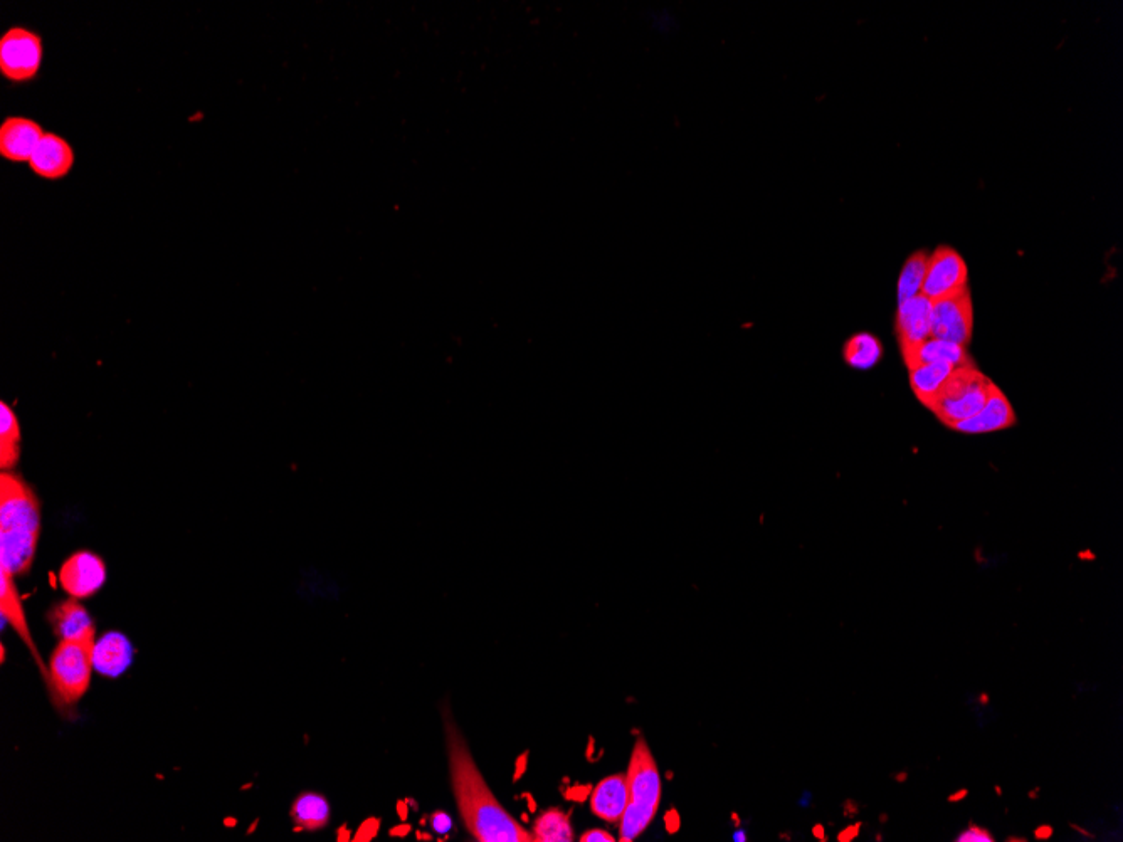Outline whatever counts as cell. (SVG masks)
Here are the masks:
<instances>
[{
  "instance_id": "6da1fadb",
  "label": "cell",
  "mask_w": 1123,
  "mask_h": 842,
  "mask_svg": "<svg viewBox=\"0 0 1123 842\" xmlns=\"http://www.w3.org/2000/svg\"><path fill=\"white\" fill-rule=\"evenodd\" d=\"M449 769L464 826L481 842H535L532 831L496 800L453 720H446Z\"/></svg>"
},
{
  "instance_id": "7a4b0ae2",
  "label": "cell",
  "mask_w": 1123,
  "mask_h": 842,
  "mask_svg": "<svg viewBox=\"0 0 1123 842\" xmlns=\"http://www.w3.org/2000/svg\"><path fill=\"white\" fill-rule=\"evenodd\" d=\"M41 537V501L19 474H0V567L14 577L31 570Z\"/></svg>"
},
{
  "instance_id": "3957f363",
  "label": "cell",
  "mask_w": 1123,
  "mask_h": 842,
  "mask_svg": "<svg viewBox=\"0 0 1123 842\" xmlns=\"http://www.w3.org/2000/svg\"><path fill=\"white\" fill-rule=\"evenodd\" d=\"M626 775L629 804L619 821V841L633 842L653 822L661 802L660 770L643 737L636 740Z\"/></svg>"
},
{
  "instance_id": "277c9868",
  "label": "cell",
  "mask_w": 1123,
  "mask_h": 842,
  "mask_svg": "<svg viewBox=\"0 0 1123 842\" xmlns=\"http://www.w3.org/2000/svg\"><path fill=\"white\" fill-rule=\"evenodd\" d=\"M96 631L59 641L49 659V690L56 706H73L86 695L95 669Z\"/></svg>"
},
{
  "instance_id": "5b68a950",
  "label": "cell",
  "mask_w": 1123,
  "mask_h": 842,
  "mask_svg": "<svg viewBox=\"0 0 1123 842\" xmlns=\"http://www.w3.org/2000/svg\"><path fill=\"white\" fill-rule=\"evenodd\" d=\"M991 384L992 380L987 379L976 364L959 367L950 374L928 411L934 412L944 426L952 429L955 424L967 421L982 411Z\"/></svg>"
},
{
  "instance_id": "8992f818",
  "label": "cell",
  "mask_w": 1123,
  "mask_h": 842,
  "mask_svg": "<svg viewBox=\"0 0 1123 842\" xmlns=\"http://www.w3.org/2000/svg\"><path fill=\"white\" fill-rule=\"evenodd\" d=\"M43 37L27 27L7 29L0 37V74L12 85L31 83L41 71Z\"/></svg>"
},
{
  "instance_id": "52a82bcc",
  "label": "cell",
  "mask_w": 1123,
  "mask_h": 842,
  "mask_svg": "<svg viewBox=\"0 0 1123 842\" xmlns=\"http://www.w3.org/2000/svg\"><path fill=\"white\" fill-rule=\"evenodd\" d=\"M969 269L964 258L954 248L940 246L928 256L927 271L920 295L932 303L959 295L967 290Z\"/></svg>"
},
{
  "instance_id": "ba28073f",
  "label": "cell",
  "mask_w": 1123,
  "mask_h": 842,
  "mask_svg": "<svg viewBox=\"0 0 1123 842\" xmlns=\"http://www.w3.org/2000/svg\"><path fill=\"white\" fill-rule=\"evenodd\" d=\"M974 332V305L969 288L934 303L932 338L967 347Z\"/></svg>"
},
{
  "instance_id": "9c48e42d",
  "label": "cell",
  "mask_w": 1123,
  "mask_h": 842,
  "mask_svg": "<svg viewBox=\"0 0 1123 842\" xmlns=\"http://www.w3.org/2000/svg\"><path fill=\"white\" fill-rule=\"evenodd\" d=\"M106 577L108 574H106L105 560L88 550L73 553L61 565L58 574L61 589L74 599L80 600L98 594L106 584Z\"/></svg>"
},
{
  "instance_id": "30bf717a",
  "label": "cell",
  "mask_w": 1123,
  "mask_h": 842,
  "mask_svg": "<svg viewBox=\"0 0 1123 842\" xmlns=\"http://www.w3.org/2000/svg\"><path fill=\"white\" fill-rule=\"evenodd\" d=\"M44 133L43 127L32 118L7 116L0 125V157L14 164H29Z\"/></svg>"
},
{
  "instance_id": "8fae6325",
  "label": "cell",
  "mask_w": 1123,
  "mask_h": 842,
  "mask_svg": "<svg viewBox=\"0 0 1123 842\" xmlns=\"http://www.w3.org/2000/svg\"><path fill=\"white\" fill-rule=\"evenodd\" d=\"M932 311L934 303L923 295L913 296L898 305L895 325L902 353L932 338Z\"/></svg>"
},
{
  "instance_id": "7c38bea8",
  "label": "cell",
  "mask_w": 1123,
  "mask_h": 842,
  "mask_svg": "<svg viewBox=\"0 0 1123 842\" xmlns=\"http://www.w3.org/2000/svg\"><path fill=\"white\" fill-rule=\"evenodd\" d=\"M74 148L58 133H44L29 160V169L39 179L61 180L68 177L74 167Z\"/></svg>"
},
{
  "instance_id": "4fadbf2b",
  "label": "cell",
  "mask_w": 1123,
  "mask_h": 842,
  "mask_svg": "<svg viewBox=\"0 0 1123 842\" xmlns=\"http://www.w3.org/2000/svg\"><path fill=\"white\" fill-rule=\"evenodd\" d=\"M1018 424V416L1014 412L1011 402L1006 394L994 382L987 395L986 406L977 416L959 422L952 427V431L962 434H989V432L1006 431L1009 427Z\"/></svg>"
},
{
  "instance_id": "5bb4252c",
  "label": "cell",
  "mask_w": 1123,
  "mask_h": 842,
  "mask_svg": "<svg viewBox=\"0 0 1123 842\" xmlns=\"http://www.w3.org/2000/svg\"><path fill=\"white\" fill-rule=\"evenodd\" d=\"M0 612L2 616L6 617L9 624L14 627V631L19 634L22 643L26 644L32 656L36 659L37 668L43 673V678L49 685V668L44 664L39 649L32 641L31 631H29V624H27L26 612H24V604H22L21 595L17 592L16 582H14V575L9 570L0 567Z\"/></svg>"
},
{
  "instance_id": "9a60e30c",
  "label": "cell",
  "mask_w": 1123,
  "mask_h": 842,
  "mask_svg": "<svg viewBox=\"0 0 1123 842\" xmlns=\"http://www.w3.org/2000/svg\"><path fill=\"white\" fill-rule=\"evenodd\" d=\"M629 804L628 775H609L594 787L591 809L602 821L619 824Z\"/></svg>"
},
{
  "instance_id": "2e32d148",
  "label": "cell",
  "mask_w": 1123,
  "mask_h": 842,
  "mask_svg": "<svg viewBox=\"0 0 1123 842\" xmlns=\"http://www.w3.org/2000/svg\"><path fill=\"white\" fill-rule=\"evenodd\" d=\"M133 646L122 632H108L96 639L93 663L101 676L118 678L133 663Z\"/></svg>"
},
{
  "instance_id": "e0dca14e",
  "label": "cell",
  "mask_w": 1123,
  "mask_h": 842,
  "mask_svg": "<svg viewBox=\"0 0 1123 842\" xmlns=\"http://www.w3.org/2000/svg\"><path fill=\"white\" fill-rule=\"evenodd\" d=\"M48 621L53 627V632L61 641L80 639V637L96 631L95 622L86 607L80 604V599L61 600L59 604L49 611Z\"/></svg>"
},
{
  "instance_id": "ac0fdd59",
  "label": "cell",
  "mask_w": 1123,
  "mask_h": 842,
  "mask_svg": "<svg viewBox=\"0 0 1123 842\" xmlns=\"http://www.w3.org/2000/svg\"><path fill=\"white\" fill-rule=\"evenodd\" d=\"M902 355L907 369L922 364H934V362H947L957 369L974 364V360L967 353L965 347L957 345V343L939 340V338H928L927 342H923L922 345H918L908 352H903Z\"/></svg>"
},
{
  "instance_id": "d6986e66",
  "label": "cell",
  "mask_w": 1123,
  "mask_h": 842,
  "mask_svg": "<svg viewBox=\"0 0 1123 842\" xmlns=\"http://www.w3.org/2000/svg\"><path fill=\"white\" fill-rule=\"evenodd\" d=\"M955 369H957V367L947 364V362L922 364L908 369L910 387H912L913 394L920 400L922 406L930 409V406L934 404V400L937 399L940 389L944 387L945 382H947L950 374H952Z\"/></svg>"
},
{
  "instance_id": "ffe728a7",
  "label": "cell",
  "mask_w": 1123,
  "mask_h": 842,
  "mask_svg": "<svg viewBox=\"0 0 1123 842\" xmlns=\"http://www.w3.org/2000/svg\"><path fill=\"white\" fill-rule=\"evenodd\" d=\"M883 358V345L868 332L855 333L844 342L843 360L849 369L871 370Z\"/></svg>"
},
{
  "instance_id": "44dd1931",
  "label": "cell",
  "mask_w": 1123,
  "mask_h": 842,
  "mask_svg": "<svg viewBox=\"0 0 1123 842\" xmlns=\"http://www.w3.org/2000/svg\"><path fill=\"white\" fill-rule=\"evenodd\" d=\"M21 424L16 412L0 404V468L2 471L16 468L21 458Z\"/></svg>"
},
{
  "instance_id": "7402d4cb",
  "label": "cell",
  "mask_w": 1123,
  "mask_h": 842,
  "mask_svg": "<svg viewBox=\"0 0 1123 842\" xmlns=\"http://www.w3.org/2000/svg\"><path fill=\"white\" fill-rule=\"evenodd\" d=\"M291 819L305 831H318L330 821V804L320 794H301L291 806Z\"/></svg>"
},
{
  "instance_id": "603a6c76",
  "label": "cell",
  "mask_w": 1123,
  "mask_h": 842,
  "mask_svg": "<svg viewBox=\"0 0 1123 842\" xmlns=\"http://www.w3.org/2000/svg\"><path fill=\"white\" fill-rule=\"evenodd\" d=\"M535 842H570L574 841V831L570 824L569 814L560 809L544 811L535 819L532 826Z\"/></svg>"
},
{
  "instance_id": "cb8c5ba5",
  "label": "cell",
  "mask_w": 1123,
  "mask_h": 842,
  "mask_svg": "<svg viewBox=\"0 0 1123 842\" xmlns=\"http://www.w3.org/2000/svg\"><path fill=\"white\" fill-rule=\"evenodd\" d=\"M928 254L920 249L917 253H913L910 258L903 264L900 276H898L897 283V300L898 305L903 301L910 300L913 296L920 295L922 291L923 278H925V271H927Z\"/></svg>"
},
{
  "instance_id": "d4e9b609",
  "label": "cell",
  "mask_w": 1123,
  "mask_h": 842,
  "mask_svg": "<svg viewBox=\"0 0 1123 842\" xmlns=\"http://www.w3.org/2000/svg\"><path fill=\"white\" fill-rule=\"evenodd\" d=\"M955 842H994V836L991 832L984 829V827L977 826L974 822L969 824L965 831L960 832L959 836L955 837Z\"/></svg>"
},
{
  "instance_id": "484cf974",
  "label": "cell",
  "mask_w": 1123,
  "mask_h": 842,
  "mask_svg": "<svg viewBox=\"0 0 1123 842\" xmlns=\"http://www.w3.org/2000/svg\"><path fill=\"white\" fill-rule=\"evenodd\" d=\"M580 842H614V836L609 832L602 831V829H591V831L584 832L579 839Z\"/></svg>"
},
{
  "instance_id": "4316f807",
  "label": "cell",
  "mask_w": 1123,
  "mask_h": 842,
  "mask_svg": "<svg viewBox=\"0 0 1123 842\" xmlns=\"http://www.w3.org/2000/svg\"><path fill=\"white\" fill-rule=\"evenodd\" d=\"M431 824H433L434 831L439 832V834H446L451 829V819L444 812H436L431 817Z\"/></svg>"
},
{
  "instance_id": "83f0119b",
  "label": "cell",
  "mask_w": 1123,
  "mask_h": 842,
  "mask_svg": "<svg viewBox=\"0 0 1123 842\" xmlns=\"http://www.w3.org/2000/svg\"><path fill=\"white\" fill-rule=\"evenodd\" d=\"M377 829H379V821L370 819V821L365 822L364 826L360 827L359 834H357V841H369V839L375 836Z\"/></svg>"
},
{
  "instance_id": "f1b7e54d",
  "label": "cell",
  "mask_w": 1123,
  "mask_h": 842,
  "mask_svg": "<svg viewBox=\"0 0 1123 842\" xmlns=\"http://www.w3.org/2000/svg\"><path fill=\"white\" fill-rule=\"evenodd\" d=\"M1055 834V829L1050 824H1041V826L1034 829V837L1036 841H1050L1051 837Z\"/></svg>"
},
{
  "instance_id": "f546056e",
  "label": "cell",
  "mask_w": 1123,
  "mask_h": 842,
  "mask_svg": "<svg viewBox=\"0 0 1123 842\" xmlns=\"http://www.w3.org/2000/svg\"><path fill=\"white\" fill-rule=\"evenodd\" d=\"M860 826L861 824H856V826H849L846 831H843L841 832V834H839V841H853V839H856V837H858V834H860Z\"/></svg>"
},
{
  "instance_id": "4dcf8cb0",
  "label": "cell",
  "mask_w": 1123,
  "mask_h": 842,
  "mask_svg": "<svg viewBox=\"0 0 1123 842\" xmlns=\"http://www.w3.org/2000/svg\"><path fill=\"white\" fill-rule=\"evenodd\" d=\"M967 795H969V790L960 789L957 790L955 794H950L949 799L947 800H949L950 804H959V802H962V800L967 799Z\"/></svg>"
},
{
  "instance_id": "1f68e13d",
  "label": "cell",
  "mask_w": 1123,
  "mask_h": 842,
  "mask_svg": "<svg viewBox=\"0 0 1123 842\" xmlns=\"http://www.w3.org/2000/svg\"><path fill=\"white\" fill-rule=\"evenodd\" d=\"M1070 827L1071 829H1075L1076 832H1080L1081 836L1095 839V834H1092V832L1088 831V829H1083V827L1078 826V824H1073V822H1070Z\"/></svg>"
},
{
  "instance_id": "d6a6232c",
  "label": "cell",
  "mask_w": 1123,
  "mask_h": 842,
  "mask_svg": "<svg viewBox=\"0 0 1123 842\" xmlns=\"http://www.w3.org/2000/svg\"><path fill=\"white\" fill-rule=\"evenodd\" d=\"M893 779L897 780L898 784H903V782H907V780H908L907 770H903V772H898L897 775H893Z\"/></svg>"
},
{
  "instance_id": "836d02e7",
  "label": "cell",
  "mask_w": 1123,
  "mask_h": 842,
  "mask_svg": "<svg viewBox=\"0 0 1123 842\" xmlns=\"http://www.w3.org/2000/svg\"><path fill=\"white\" fill-rule=\"evenodd\" d=\"M1006 842H1028V839L1026 837L1009 836Z\"/></svg>"
},
{
  "instance_id": "e575fe53",
  "label": "cell",
  "mask_w": 1123,
  "mask_h": 842,
  "mask_svg": "<svg viewBox=\"0 0 1123 842\" xmlns=\"http://www.w3.org/2000/svg\"><path fill=\"white\" fill-rule=\"evenodd\" d=\"M1038 794H1039V789H1038V787H1036V789L1031 790V792H1029V794H1028L1029 799H1033V800L1038 799Z\"/></svg>"
},
{
  "instance_id": "d590c367",
  "label": "cell",
  "mask_w": 1123,
  "mask_h": 842,
  "mask_svg": "<svg viewBox=\"0 0 1123 842\" xmlns=\"http://www.w3.org/2000/svg\"><path fill=\"white\" fill-rule=\"evenodd\" d=\"M814 834H816V836L818 837H823V827H814Z\"/></svg>"
},
{
  "instance_id": "8d00e7d4",
  "label": "cell",
  "mask_w": 1123,
  "mask_h": 842,
  "mask_svg": "<svg viewBox=\"0 0 1123 842\" xmlns=\"http://www.w3.org/2000/svg\"><path fill=\"white\" fill-rule=\"evenodd\" d=\"M979 700H981L982 705H987V703H989V696L981 695V698H979Z\"/></svg>"
},
{
  "instance_id": "74e56055",
  "label": "cell",
  "mask_w": 1123,
  "mask_h": 842,
  "mask_svg": "<svg viewBox=\"0 0 1123 842\" xmlns=\"http://www.w3.org/2000/svg\"><path fill=\"white\" fill-rule=\"evenodd\" d=\"M996 794L1002 795V789H1001V787H999V785H996Z\"/></svg>"
},
{
  "instance_id": "f35d334b",
  "label": "cell",
  "mask_w": 1123,
  "mask_h": 842,
  "mask_svg": "<svg viewBox=\"0 0 1123 842\" xmlns=\"http://www.w3.org/2000/svg\"><path fill=\"white\" fill-rule=\"evenodd\" d=\"M880 821H881V822H886V821H888V816H886V814H883V816H881V817H880Z\"/></svg>"
}]
</instances>
